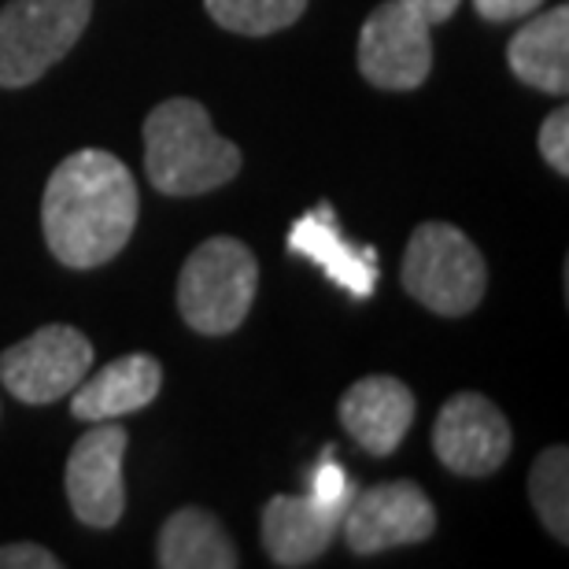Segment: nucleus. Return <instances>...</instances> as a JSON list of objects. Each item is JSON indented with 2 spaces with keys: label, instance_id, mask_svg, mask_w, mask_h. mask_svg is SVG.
Listing matches in <instances>:
<instances>
[{
  "label": "nucleus",
  "instance_id": "ddd939ff",
  "mask_svg": "<svg viewBox=\"0 0 569 569\" xmlns=\"http://www.w3.org/2000/svg\"><path fill=\"white\" fill-rule=\"evenodd\" d=\"M159 389H163L159 359L144 356V351H130V356H119L104 370H97L93 378L86 373L74 385L71 415L78 422H116L122 415L144 411L159 396Z\"/></svg>",
  "mask_w": 569,
  "mask_h": 569
},
{
  "label": "nucleus",
  "instance_id": "6e6552de",
  "mask_svg": "<svg viewBox=\"0 0 569 569\" xmlns=\"http://www.w3.org/2000/svg\"><path fill=\"white\" fill-rule=\"evenodd\" d=\"M351 555H381L389 548L422 543L437 532V507L415 481H381L351 496L340 518Z\"/></svg>",
  "mask_w": 569,
  "mask_h": 569
},
{
  "label": "nucleus",
  "instance_id": "aec40b11",
  "mask_svg": "<svg viewBox=\"0 0 569 569\" xmlns=\"http://www.w3.org/2000/svg\"><path fill=\"white\" fill-rule=\"evenodd\" d=\"M63 562L56 559L41 543H4L0 548V569H60Z\"/></svg>",
  "mask_w": 569,
  "mask_h": 569
},
{
  "label": "nucleus",
  "instance_id": "39448f33",
  "mask_svg": "<svg viewBox=\"0 0 569 569\" xmlns=\"http://www.w3.org/2000/svg\"><path fill=\"white\" fill-rule=\"evenodd\" d=\"M93 0H8L0 8V89L41 82L82 41Z\"/></svg>",
  "mask_w": 569,
  "mask_h": 569
},
{
  "label": "nucleus",
  "instance_id": "4be33fe9",
  "mask_svg": "<svg viewBox=\"0 0 569 569\" xmlns=\"http://www.w3.org/2000/svg\"><path fill=\"white\" fill-rule=\"evenodd\" d=\"M400 4L411 8L418 19L429 22V27H440V22H448L455 11H459L462 0H400Z\"/></svg>",
  "mask_w": 569,
  "mask_h": 569
},
{
  "label": "nucleus",
  "instance_id": "423d86ee",
  "mask_svg": "<svg viewBox=\"0 0 569 569\" xmlns=\"http://www.w3.org/2000/svg\"><path fill=\"white\" fill-rule=\"evenodd\" d=\"M93 367V345L82 329L52 322L41 326L0 356V385L27 407H44L74 392Z\"/></svg>",
  "mask_w": 569,
  "mask_h": 569
},
{
  "label": "nucleus",
  "instance_id": "dca6fc26",
  "mask_svg": "<svg viewBox=\"0 0 569 569\" xmlns=\"http://www.w3.org/2000/svg\"><path fill=\"white\" fill-rule=\"evenodd\" d=\"M156 562L163 569H237L241 555L211 510L181 507L159 529Z\"/></svg>",
  "mask_w": 569,
  "mask_h": 569
},
{
  "label": "nucleus",
  "instance_id": "a211bd4d",
  "mask_svg": "<svg viewBox=\"0 0 569 569\" xmlns=\"http://www.w3.org/2000/svg\"><path fill=\"white\" fill-rule=\"evenodd\" d=\"M208 16L222 30L244 33V38H267V33L289 30L307 11V0H203Z\"/></svg>",
  "mask_w": 569,
  "mask_h": 569
},
{
  "label": "nucleus",
  "instance_id": "0eeeda50",
  "mask_svg": "<svg viewBox=\"0 0 569 569\" xmlns=\"http://www.w3.org/2000/svg\"><path fill=\"white\" fill-rule=\"evenodd\" d=\"M356 60L373 89L411 93L432 71V27L400 0H381L359 30Z\"/></svg>",
  "mask_w": 569,
  "mask_h": 569
},
{
  "label": "nucleus",
  "instance_id": "f3484780",
  "mask_svg": "<svg viewBox=\"0 0 569 569\" xmlns=\"http://www.w3.org/2000/svg\"><path fill=\"white\" fill-rule=\"evenodd\" d=\"M529 499L543 529L559 543H569V451L562 443L543 448L529 470Z\"/></svg>",
  "mask_w": 569,
  "mask_h": 569
},
{
  "label": "nucleus",
  "instance_id": "9b49d317",
  "mask_svg": "<svg viewBox=\"0 0 569 569\" xmlns=\"http://www.w3.org/2000/svg\"><path fill=\"white\" fill-rule=\"evenodd\" d=\"M356 492L340 496H270L263 507V548L281 569H303L318 562L337 537L340 518Z\"/></svg>",
  "mask_w": 569,
  "mask_h": 569
},
{
  "label": "nucleus",
  "instance_id": "f8f14e48",
  "mask_svg": "<svg viewBox=\"0 0 569 569\" xmlns=\"http://www.w3.org/2000/svg\"><path fill=\"white\" fill-rule=\"evenodd\" d=\"M415 392L392 373L359 378L337 403V418L348 429V437L378 459L400 448L407 429L415 426Z\"/></svg>",
  "mask_w": 569,
  "mask_h": 569
},
{
  "label": "nucleus",
  "instance_id": "9d476101",
  "mask_svg": "<svg viewBox=\"0 0 569 569\" xmlns=\"http://www.w3.org/2000/svg\"><path fill=\"white\" fill-rule=\"evenodd\" d=\"M515 448L507 415L481 392H455L432 422V451L459 477H488Z\"/></svg>",
  "mask_w": 569,
  "mask_h": 569
},
{
  "label": "nucleus",
  "instance_id": "4468645a",
  "mask_svg": "<svg viewBox=\"0 0 569 569\" xmlns=\"http://www.w3.org/2000/svg\"><path fill=\"white\" fill-rule=\"evenodd\" d=\"M507 63L518 82L540 93L566 97L569 93V8L555 4V11L532 16L507 44Z\"/></svg>",
  "mask_w": 569,
  "mask_h": 569
},
{
  "label": "nucleus",
  "instance_id": "f257e3e1",
  "mask_svg": "<svg viewBox=\"0 0 569 569\" xmlns=\"http://www.w3.org/2000/svg\"><path fill=\"white\" fill-rule=\"evenodd\" d=\"M138 181L108 148L71 152L41 197V233L52 259L71 270L111 263L138 226Z\"/></svg>",
  "mask_w": 569,
  "mask_h": 569
},
{
  "label": "nucleus",
  "instance_id": "2eb2a0df",
  "mask_svg": "<svg viewBox=\"0 0 569 569\" xmlns=\"http://www.w3.org/2000/svg\"><path fill=\"white\" fill-rule=\"evenodd\" d=\"M284 244H289V252L322 267L340 289H348L356 296H370L373 284H378V256H373L370 248H356L351 241H345V237L337 233V219L326 203L315 208L311 214H303V219L292 226Z\"/></svg>",
  "mask_w": 569,
  "mask_h": 569
},
{
  "label": "nucleus",
  "instance_id": "f03ea898",
  "mask_svg": "<svg viewBox=\"0 0 569 569\" xmlns=\"http://www.w3.org/2000/svg\"><path fill=\"white\" fill-rule=\"evenodd\" d=\"M241 148L211 127L200 100L170 97L144 119V174L163 197H200L241 174Z\"/></svg>",
  "mask_w": 569,
  "mask_h": 569
},
{
  "label": "nucleus",
  "instance_id": "7ed1b4c3",
  "mask_svg": "<svg viewBox=\"0 0 569 569\" xmlns=\"http://www.w3.org/2000/svg\"><path fill=\"white\" fill-rule=\"evenodd\" d=\"M259 292V259L237 237H208L178 274V311L203 337H230L244 326Z\"/></svg>",
  "mask_w": 569,
  "mask_h": 569
},
{
  "label": "nucleus",
  "instance_id": "1a4fd4ad",
  "mask_svg": "<svg viewBox=\"0 0 569 569\" xmlns=\"http://www.w3.org/2000/svg\"><path fill=\"white\" fill-rule=\"evenodd\" d=\"M130 432L116 422H93L67 455V503L71 515L89 529L119 526L127 510V485H122V459H127Z\"/></svg>",
  "mask_w": 569,
  "mask_h": 569
},
{
  "label": "nucleus",
  "instance_id": "20e7f679",
  "mask_svg": "<svg viewBox=\"0 0 569 569\" xmlns=\"http://www.w3.org/2000/svg\"><path fill=\"white\" fill-rule=\"evenodd\" d=\"M400 281L426 311L462 318L485 300L488 263L470 237L451 222H422L403 248Z\"/></svg>",
  "mask_w": 569,
  "mask_h": 569
},
{
  "label": "nucleus",
  "instance_id": "412c9836",
  "mask_svg": "<svg viewBox=\"0 0 569 569\" xmlns=\"http://www.w3.org/2000/svg\"><path fill=\"white\" fill-rule=\"evenodd\" d=\"M543 4V0H473V11L485 22H515L532 16Z\"/></svg>",
  "mask_w": 569,
  "mask_h": 569
},
{
  "label": "nucleus",
  "instance_id": "6ab92c4d",
  "mask_svg": "<svg viewBox=\"0 0 569 569\" xmlns=\"http://www.w3.org/2000/svg\"><path fill=\"white\" fill-rule=\"evenodd\" d=\"M540 156L559 178H569V108H555L540 127Z\"/></svg>",
  "mask_w": 569,
  "mask_h": 569
}]
</instances>
